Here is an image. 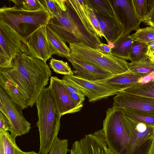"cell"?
Returning <instances> with one entry per match:
<instances>
[{
  "label": "cell",
  "instance_id": "cell-32",
  "mask_svg": "<svg viewBox=\"0 0 154 154\" xmlns=\"http://www.w3.org/2000/svg\"><path fill=\"white\" fill-rule=\"evenodd\" d=\"M3 139L5 154H14L15 148L17 145L15 138L13 137L8 131L0 133Z\"/></svg>",
  "mask_w": 154,
  "mask_h": 154
},
{
  "label": "cell",
  "instance_id": "cell-24",
  "mask_svg": "<svg viewBox=\"0 0 154 154\" xmlns=\"http://www.w3.org/2000/svg\"><path fill=\"white\" fill-rule=\"evenodd\" d=\"M51 16V18L59 19L62 16L63 11L67 8L66 0H42Z\"/></svg>",
  "mask_w": 154,
  "mask_h": 154
},
{
  "label": "cell",
  "instance_id": "cell-5",
  "mask_svg": "<svg viewBox=\"0 0 154 154\" xmlns=\"http://www.w3.org/2000/svg\"><path fill=\"white\" fill-rule=\"evenodd\" d=\"M69 47L72 56L100 67L113 75L130 72L125 60L103 54L81 42L70 43Z\"/></svg>",
  "mask_w": 154,
  "mask_h": 154
},
{
  "label": "cell",
  "instance_id": "cell-26",
  "mask_svg": "<svg viewBox=\"0 0 154 154\" xmlns=\"http://www.w3.org/2000/svg\"><path fill=\"white\" fill-rule=\"evenodd\" d=\"M136 31L135 33L130 35L133 40L147 45L154 42V27L151 26L143 28H139Z\"/></svg>",
  "mask_w": 154,
  "mask_h": 154
},
{
  "label": "cell",
  "instance_id": "cell-42",
  "mask_svg": "<svg viewBox=\"0 0 154 154\" xmlns=\"http://www.w3.org/2000/svg\"><path fill=\"white\" fill-rule=\"evenodd\" d=\"M147 154H154V140L152 142Z\"/></svg>",
  "mask_w": 154,
  "mask_h": 154
},
{
  "label": "cell",
  "instance_id": "cell-35",
  "mask_svg": "<svg viewBox=\"0 0 154 154\" xmlns=\"http://www.w3.org/2000/svg\"><path fill=\"white\" fill-rule=\"evenodd\" d=\"M147 16L143 22L154 27V0H147Z\"/></svg>",
  "mask_w": 154,
  "mask_h": 154
},
{
  "label": "cell",
  "instance_id": "cell-22",
  "mask_svg": "<svg viewBox=\"0 0 154 154\" xmlns=\"http://www.w3.org/2000/svg\"><path fill=\"white\" fill-rule=\"evenodd\" d=\"M129 93L154 99V77L144 83H138L123 91Z\"/></svg>",
  "mask_w": 154,
  "mask_h": 154
},
{
  "label": "cell",
  "instance_id": "cell-3",
  "mask_svg": "<svg viewBox=\"0 0 154 154\" xmlns=\"http://www.w3.org/2000/svg\"><path fill=\"white\" fill-rule=\"evenodd\" d=\"M51 16L47 10H25L16 5L0 8V20L15 31L26 42L29 36L40 25H47Z\"/></svg>",
  "mask_w": 154,
  "mask_h": 154
},
{
  "label": "cell",
  "instance_id": "cell-20",
  "mask_svg": "<svg viewBox=\"0 0 154 154\" xmlns=\"http://www.w3.org/2000/svg\"><path fill=\"white\" fill-rule=\"evenodd\" d=\"M133 42L130 34H122L112 43V55L125 60H130L129 54Z\"/></svg>",
  "mask_w": 154,
  "mask_h": 154
},
{
  "label": "cell",
  "instance_id": "cell-45",
  "mask_svg": "<svg viewBox=\"0 0 154 154\" xmlns=\"http://www.w3.org/2000/svg\"><path fill=\"white\" fill-rule=\"evenodd\" d=\"M38 154V153H35V154Z\"/></svg>",
  "mask_w": 154,
  "mask_h": 154
},
{
  "label": "cell",
  "instance_id": "cell-17",
  "mask_svg": "<svg viewBox=\"0 0 154 154\" xmlns=\"http://www.w3.org/2000/svg\"><path fill=\"white\" fill-rule=\"evenodd\" d=\"M95 12L107 43H113L123 34L124 29L123 26L114 14L112 15Z\"/></svg>",
  "mask_w": 154,
  "mask_h": 154
},
{
  "label": "cell",
  "instance_id": "cell-2",
  "mask_svg": "<svg viewBox=\"0 0 154 154\" xmlns=\"http://www.w3.org/2000/svg\"><path fill=\"white\" fill-rule=\"evenodd\" d=\"M40 137L38 154H48L60 130L59 114L49 87L45 88L36 103Z\"/></svg>",
  "mask_w": 154,
  "mask_h": 154
},
{
  "label": "cell",
  "instance_id": "cell-11",
  "mask_svg": "<svg viewBox=\"0 0 154 154\" xmlns=\"http://www.w3.org/2000/svg\"><path fill=\"white\" fill-rule=\"evenodd\" d=\"M109 2L113 13L123 26L122 34H130L139 28L141 21L138 16L133 0H112Z\"/></svg>",
  "mask_w": 154,
  "mask_h": 154
},
{
  "label": "cell",
  "instance_id": "cell-8",
  "mask_svg": "<svg viewBox=\"0 0 154 154\" xmlns=\"http://www.w3.org/2000/svg\"><path fill=\"white\" fill-rule=\"evenodd\" d=\"M124 122L131 143L130 154H147L154 140V126L136 120L125 114Z\"/></svg>",
  "mask_w": 154,
  "mask_h": 154
},
{
  "label": "cell",
  "instance_id": "cell-44",
  "mask_svg": "<svg viewBox=\"0 0 154 154\" xmlns=\"http://www.w3.org/2000/svg\"><path fill=\"white\" fill-rule=\"evenodd\" d=\"M154 63V60H151Z\"/></svg>",
  "mask_w": 154,
  "mask_h": 154
},
{
  "label": "cell",
  "instance_id": "cell-36",
  "mask_svg": "<svg viewBox=\"0 0 154 154\" xmlns=\"http://www.w3.org/2000/svg\"><path fill=\"white\" fill-rule=\"evenodd\" d=\"M61 82L69 93H76L81 95L84 94L75 85L67 79L64 76L61 79Z\"/></svg>",
  "mask_w": 154,
  "mask_h": 154
},
{
  "label": "cell",
  "instance_id": "cell-37",
  "mask_svg": "<svg viewBox=\"0 0 154 154\" xmlns=\"http://www.w3.org/2000/svg\"><path fill=\"white\" fill-rule=\"evenodd\" d=\"M11 125L8 117L0 111V133L10 131Z\"/></svg>",
  "mask_w": 154,
  "mask_h": 154
},
{
  "label": "cell",
  "instance_id": "cell-25",
  "mask_svg": "<svg viewBox=\"0 0 154 154\" xmlns=\"http://www.w3.org/2000/svg\"><path fill=\"white\" fill-rule=\"evenodd\" d=\"M130 72L140 75H147L154 72V63L149 58L140 62L128 63Z\"/></svg>",
  "mask_w": 154,
  "mask_h": 154
},
{
  "label": "cell",
  "instance_id": "cell-13",
  "mask_svg": "<svg viewBox=\"0 0 154 154\" xmlns=\"http://www.w3.org/2000/svg\"><path fill=\"white\" fill-rule=\"evenodd\" d=\"M47 25H40L26 41V53L45 62L55 54L47 38Z\"/></svg>",
  "mask_w": 154,
  "mask_h": 154
},
{
  "label": "cell",
  "instance_id": "cell-1",
  "mask_svg": "<svg viewBox=\"0 0 154 154\" xmlns=\"http://www.w3.org/2000/svg\"><path fill=\"white\" fill-rule=\"evenodd\" d=\"M51 74L46 62L26 53L18 55L9 66L0 67V81L17 88L31 107L48 84Z\"/></svg>",
  "mask_w": 154,
  "mask_h": 154
},
{
  "label": "cell",
  "instance_id": "cell-7",
  "mask_svg": "<svg viewBox=\"0 0 154 154\" xmlns=\"http://www.w3.org/2000/svg\"><path fill=\"white\" fill-rule=\"evenodd\" d=\"M66 4L67 8L63 11L61 17L58 19L51 18L49 23L68 32L80 42L97 49L98 45L101 43L100 38L90 34L86 30L75 12Z\"/></svg>",
  "mask_w": 154,
  "mask_h": 154
},
{
  "label": "cell",
  "instance_id": "cell-4",
  "mask_svg": "<svg viewBox=\"0 0 154 154\" xmlns=\"http://www.w3.org/2000/svg\"><path fill=\"white\" fill-rule=\"evenodd\" d=\"M125 113L121 108L112 106L106 111L103 121L105 137L114 154H130L131 143L130 136L125 126Z\"/></svg>",
  "mask_w": 154,
  "mask_h": 154
},
{
  "label": "cell",
  "instance_id": "cell-27",
  "mask_svg": "<svg viewBox=\"0 0 154 154\" xmlns=\"http://www.w3.org/2000/svg\"><path fill=\"white\" fill-rule=\"evenodd\" d=\"M88 6L95 11L114 15L109 0H85Z\"/></svg>",
  "mask_w": 154,
  "mask_h": 154
},
{
  "label": "cell",
  "instance_id": "cell-33",
  "mask_svg": "<svg viewBox=\"0 0 154 154\" xmlns=\"http://www.w3.org/2000/svg\"><path fill=\"white\" fill-rule=\"evenodd\" d=\"M84 2L85 7L88 12L91 21L97 36L101 38L103 37L105 38L100 28L99 20L94 11L88 6L85 0H84Z\"/></svg>",
  "mask_w": 154,
  "mask_h": 154
},
{
  "label": "cell",
  "instance_id": "cell-29",
  "mask_svg": "<svg viewBox=\"0 0 154 154\" xmlns=\"http://www.w3.org/2000/svg\"><path fill=\"white\" fill-rule=\"evenodd\" d=\"M50 67L55 72L65 75H74L68 63L62 60L52 58L49 63Z\"/></svg>",
  "mask_w": 154,
  "mask_h": 154
},
{
  "label": "cell",
  "instance_id": "cell-21",
  "mask_svg": "<svg viewBox=\"0 0 154 154\" xmlns=\"http://www.w3.org/2000/svg\"><path fill=\"white\" fill-rule=\"evenodd\" d=\"M46 33L47 38L55 54L66 58L69 55L70 48L48 24L46 26Z\"/></svg>",
  "mask_w": 154,
  "mask_h": 154
},
{
  "label": "cell",
  "instance_id": "cell-38",
  "mask_svg": "<svg viewBox=\"0 0 154 154\" xmlns=\"http://www.w3.org/2000/svg\"><path fill=\"white\" fill-rule=\"evenodd\" d=\"M97 49L103 54L112 55V48L108 45L101 43L98 45Z\"/></svg>",
  "mask_w": 154,
  "mask_h": 154
},
{
  "label": "cell",
  "instance_id": "cell-43",
  "mask_svg": "<svg viewBox=\"0 0 154 154\" xmlns=\"http://www.w3.org/2000/svg\"><path fill=\"white\" fill-rule=\"evenodd\" d=\"M148 56L151 60H154V52L148 55Z\"/></svg>",
  "mask_w": 154,
  "mask_h": 154
},
{
  "label": "cell",
  "instance_id": "cell-14",
  "mask_svg": "<svg viewBox=\"0 0 154 154\" xmlns=\"http://www.w3.org/2000/svg\"><path fill=\"white\" fill-rule=\"evenodd\" d=\"M113 106L138 112L154 114V99L122 91L113 98Z\"/></svg>",
  "mask_w": 154,
  "mask_h": 154
},
{
  "label": "cell",
  "instance_id": "cell-34",
  "mask_svg": "<svg viewBox=\"0 0 154 154\" xmlns=\"http://www.w3.org/2000/svg\"><path fill=\"white\" fill-rule=\"evenodd\" d=\"M136 12L141 22H144L147 16L146 0H133Z\"/></svg>",
  "mask_w": 154,
  "mask_h": 154
},
{
  "label": "cell",
  "instance_id": "cell-28",
  "mask_svg": "<svg viewBox=\"0 0 154 154\" xmlns=\"http://www.w3.org/2000/svg\"><path fill=\"white\" fill-rule=\"evenodd\" d=\"M14 4L23 9L29 11H35L47 10L41 0H11Z\"/></svg>",
  "mask_w": 154,
  "mask_h": 154
},
{
  "label": "cell",
  "instance_id": "cell-19",
  "mask_svg": "<svg viewBox=\"0 0 154 154\" xmlns=\"http://www.w3.org/2000/svg\"><path fill=\"white\" fill-rule=\"evenodd\" d=\"M66 2L75 12L86 30L90 34L97 36L85 8L84 0H66Z\"/></svg>",
  "mask_w": 154,
  "mask_h": 154
},
{
  "label": "cell",
  "instance_id": "cell-9",
  "mask_svg": "<svg viewBox=\"0 0 154 154\" xmlns=\"http://www.w3.org/2000/svg\"><path fill=\"white\" fill-rule=\"evenodd\" d=\"M0 100L3 103L11 125V135L16 138L28 133L31 124L25 119L22 109L15 103L0 87Z\"/></svg>",
  "mask_w": 154,
  "mask_h": 154
},
{
  "label": "cell",
  "instance_id": "cell-15",
  "mask_svg": "<svg viewBox=\"0 0 154 154\" xmlns=\"http://www.w3.org/2000/svg\"><path fill=\"white\" fill-rule=\"evenodd\" d=\"M49 87L61 116L67 114L75 113L81 109L83 104L79 105L74 102L61 79L57 76H51Z\"/></svg>",
  "mask_w": 154,
  "mask_h": 154
},
{
  "label": "cell",
  "instance_id": "cell-41",
  "mask_svg": "<svg viewBox=\"0 0 154 154\" xmlns=\"http://www.w3.org/2000/svg\"><path fill=\"white\" fill-rule=\"evenodd\" d=\"M24 152L21 150L17 145L16 146L15 148L14 154H23Z\"/></svg>",
  "mask_w": 154,
  "mask_h": 154
},
{
  "label": "cell",
  "instance_id": "cell-39",
  "mask_svg": "<svg viewBox=\"0 0 154 154\" xmlns=\"http://www.w3.org/2000/svg\"><path fill=\"white\" fill-rule=\"evenodd\" d=\"M154 52V42L148 45L147 55Z\"/></svg>",
  "mask_w": 154,
  "mask_h": 154
},
{
  "label": "cell",
  "instance_id": "cell-16",
  "mask_svg": "<svg viewBox=\"0 0 154 154\" xmlns=\"http://www.w3.org/2000/svg\"><path fill=\"white\" fill-rule=\"evenodd\" d=\"M66 58L71 63L74 69L72 71L74 75L79 78L97 82L114 75L100 67L81 61L70 54Z\"/></svg>",
  "mask_w": 154,
  "mask_h": 154
},
{
  "label": "cell",
  "instance_id": "cell-12",
  "mask_svg": "<svg viewBox=\"0 0 154 154\" xmlns=\"http://www.w3.org/2000/svg\"><path fill=\"white\" fill-rule=\"evenodd\" d=\"M64 76L79 88L88 98L89 102L107 98L120 92L104 84L79 78L74 75Z\"/></svg>",
  "mask_w": 154,
  "mask_h": 154
},
{
  "label": "cell",
  "instance_id": "cell-6",
  "mask_svg": "<svg viewBox=\"0 0 154 154\" xmlns=\"http://www.w3.org/2000/svg\"><path fill=\"white\" fill-rule=\"evenodd\" d=\"M26 52L25 40L0 20V67L9 66L18 55Z\"/></svg>",
  "mask_w": 154,
  "mask_h": 154
},
{
  "label": "cell",
  "instance_id": "cell-10",
  "mask_svg": "<svg viewBox=\"0 0 154 154\" xmlns=\"http://www.w3.org/2000/svg\"><path fill=\"white\" fill-rule=\"evenodd\" d=\"M70 154H114L106 140L103 129L75 141Z\"/></svg>",
  "mask_w": 154,
  "mask_h": 154
},
{
  "label": "cell",
  "instance_id": "cell-23",
  "mask_svg": "<svg viewBox=\"0 0 154 154\" xmlns=\"http://www.w3.org/2000/svg\"><path fill=\"white\" fill-rule=\"evenodd\" d=\"M148 45L134 41L129 54L130 60L133 62L144 61L149 58L147 55Z\"/></svg>",
  "mask_w": 154,
  "mask_h": 154
},
{
  "label": "cell",
  "instance_id": "cell-30",
  "mask_svg": "<svg viewBox=\"0 0 154 154\" xmlns=\"http://www.w3.org/2000/svg\"><path fill=\"white\" fill-rule=\"evenodd\" d=\"M121 108L128 116L146 125L154 126V114L138 112Z\"/></svg>",
  "mask_w": 154,
  "mask_h": 154
},
{
  "label": "cell",
  "instance_id": "cell-40",
  "mask_svg": "<svg viewBox=\"0 0 154 154\" xmlns=\"http://www.w3.org/2000/svg\"><path fill=\"white\" fill-rule=\"evenodd\" d=\"M0 154H5L3 139L0 136Z\"/></svg>",
  "mask_w": 154,
  "mask_h": 154
},
{
  "label": "cell",
  "instance_id": "cell-31",
  "mask_svg": "<svg viewBox=\"0 0 154 154\" xmlns=\"http://www.w3.org/2000/svg\"><path fill=\"white\" fill-rule=\"evenodd\" d=\"M68 147V140H61L57 137L54 141L49 154H67L70 151Z\"/></svg>",
  "mask_w": 154,
  "mask_h": 154
},
{
  "label": "cell",
  "instance_id": "cell-18",
  "mask_svg": "<svg viewBox=\"0 0 154 154\" xmlns=\"http://www.w3.org/2000/svg\"><path fill=\"white\" fill-rule=\"evenodd\" d=\"M147 75L137 74L130 71L114 75L111 78L97 82L120 92L139 83L142 78Z\"/></svg>",
  "mask_w": 154,
  "mask_h": 154
}]
</instances>
